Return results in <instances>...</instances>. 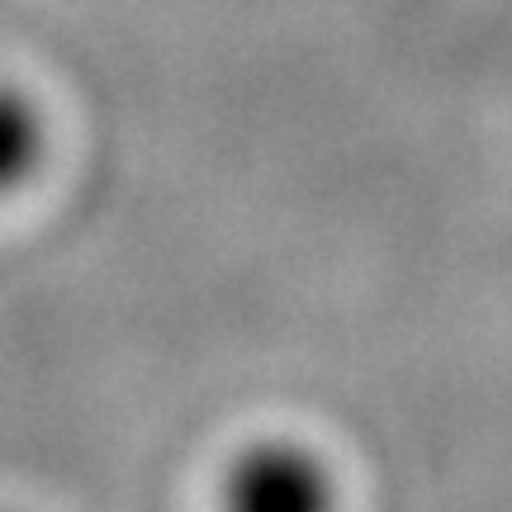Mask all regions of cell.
<instances>
[{
	"instance_id": "cell-1",
	"label": "cell",
	"mask_w": 512,
	"mask_h": 512,
	"mask_svg": "<svg viewBox=\"0 0 512 512\" xmlns=\"http://www.w3.org/2000/svg\"><path fill=\"white\" fill-rule=\"evenodd\" d=\"M223 512H337V484L318 451L271 437L228 465Z\"/></svg>"
},
{
	"instance_id": "cell-2",
	"label": "cell",
	"mask_w": 512,
	"mask_h": 512,
	"mask_svg": "<svg viewBox=\"0 0 512 512\" xmlns=\"http://www.w3.org/2000/svg\"><path fill=\"white\" fill-rule=\"evenodd\" d=\"M38 157H43V119L15 86H0V195L19 190L34 176Z\"/></svg>"
}]
</instances>
